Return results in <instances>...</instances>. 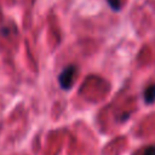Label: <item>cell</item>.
I'll use <instances>...</instances> for the list:
<instances>
[{
    "label": "cell",
    "mask_w": 155,
    "mask_h": 155,
    "mask_svg": "<svg viewBox=\"0 0 155 155\" xmlns=\"http://www.w3.org/2000/svg\"><path fill=\"white\" fill-rule=\"evenodd\" d=\"M78 75V68L74 65V64H70V65H67L59 74L58 76V82H59V86L68 91L73 87L74 85V81H75V78Z\"/></svg>",
    "instance_id": "obj_1"
},
{
    "label": "cell",
    "mask_w": 155,
    "mask_h": 155,
    "mask_svg": "<svg viewBox=\"0 0 155 155\" xmlns=\"http://www.w3.org/2000/svg\"><path fill=\"white\" fill-rule=\"evenodd\" d=\"M144 101L147 104L155 102V84L149 85L144 91Z\"/></svg>",
    "instance_id": "obj_2"
},
{
    "label": "cell",
    "mask_w": 155,
    "mask_h": 155,
    "mask_svg": "<svg viewBox=\"0 0 155 155\" xmlns=\"http://www.w3.org/2000/svg\"><path fill=\"white\" fill-rule=\"evenodd\" d=\"M107 2H108V5L110 6L111 10H114V11H120L121 10V6H122L121 0H107Z\"/></svg>",
    "instance_id": "obj_3"
},
{
    "label": "cell",
    "mask_w": 155,
    "mask_h": 155,
    "mask_svg": "<svg viewBox=\"0 0 155 155\" xmlns=\"http://www.w3.org/2000/svg\"><path fill=\"white\" fill-rule=\"evenodd\" d=\"M142 155H155V145H150V147H147L143 151Z\"/></svg>",
    "instance_id": "obj_4"
}]
</instances>
